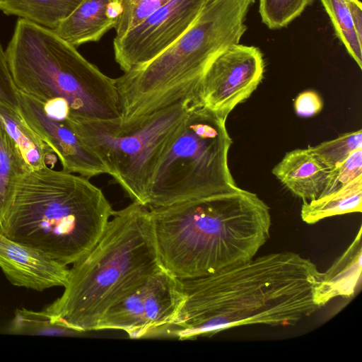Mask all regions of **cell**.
Instances as JSON below:
<instances>
[{"label":"cell","instance_id":"1","mask_svg":"<svg viewBox=\"0 0 362 362\" xmlns=\"http://www.w3.org/2000/svg\"><path fill=\"white\" fill-rule=\"evenodd\" d=\"M321 274L309 259L281 251L181 280L185 301L163 337H211L245 325L293 326L320 308L315 292Z\"/></svg>","mask_w":362,"mask_h":362},{"label":"cell","instance_id":"2","mask_svg":"<svg viewBox=\"0 0 362 362\" xmlns=\"http://www.w3.org/2000/svg\"><path fill=\"white\" fill-rule=\"evenodd\" d=\"M148 209L160 264L180 280L250 260L270 237L269 207L239 187Z\"/></svg>","mask_w":362,"mask_h":362},{"label":"cell","instance_id":"3","mask_svg":"<svg viewBox=\"0 0 362 362\" xmlns=\"http://www.w3.org/2000/svg\"><path fill=\"white\" fill-rule=\"evenodd\" d=\"M72 264L62 295L43 310L57 325L95 330L112 306L163 269L148 208L132 202L114 211L98 243Z\"/></svg>","mask_w":362,"mask_h":362},{"label":"cell","instance_id":"4","mask_svg":"<svg viewBox=\"0 0 362 362\" xmlns=\"http://www.w3.org/2000/svg\"><path fill=\"white\" fill-rule=\"evenodd\" d=\"M113 213L88 178L45 167L21 177L0 232L68 265L94 247Z\"/></svg>","mask_w":362,"mask_h":362},{"label":"cell","instance_id":"5","mask_svg":"<svg viewBox=\"0 0 362 362\" xmlns=\"http://www.w3.org/2000/svg\"><path fill=\"white\" fill-rule=\"evenodd\" d=\"M255 0H206L187 31L148 63L115 78L119 97L120 127L177 102L194 104L202 78L214 59L238 44Z\"/></svg>","mask_w":362,"mask_h":362},{"label":"cell","instance_id":"6","mask_svg":"<svg viewBox=\"0 0 362 362\" xmlns=\"http://www.w3.org/2000/svg\"><path fill=\"white\" fill-rule=\"evenodd\" d=\"M17 91L43 105L65 101L69 118L120 120L115 78L101 72L53 30L18 18L6 50Z\"/></svg>","mask_w":362,"mask_h":362},{"label":"cell","instance_id":"7","mask_svg":"<svg viewBox=\"0 0 362 362\" xmlns=\"http://www.w3.org/2000/svg\"><path fill=\"white\" fill-rule=\"evenodd\" d=\"M226 121L192 104L152 179L146 207H158L234 190L228 168L232 139Z\"/></svg>","mask_w":362,"mask_h":362},{"label":"cell","instance_id":"8","mask_svg":"<svg viewBox=\"0 0 362 362\" xmlns=\"http://www.w3.org/2000/svg\"><path fill=\"white\" fill-rule=\"evenodd\" d=\"M192 101L186 99L121 128L119 120L75 119L67 126L106 165L132 200L146 206L156 168L183 122Z\"/></svg>","mask_w":362,"mask_h":362},{"label":"cell","instance_id":"9","mask_svg":"<svg viewBox=\"0 0 362 362\" xmlns=\"http://www.w3.org/2000/svg\"><path fill=\"white\" fill-rule=\"evenodd\" d=\"M185 301L181 280L163 269L112 306L95 330H123L132 339L163 337Z\"/></svg>","mask_w":362,"mask_h":362},{"label":"cell","instance_id":"10","mask_svg":"<svg viewBox=\"0 0 362 362\" xmlns=\"http://www.w3.org/2000/svg\"><path fill=\"white\" fill-rule=\"evenodd\" d=\"M264 71L263 54L258 47L233 45L211 63L202 78L194 104L204 106L226 120L235 107L257 89Z\"/></svg>","mask_w":362,"mask_h":362},{"label":"cell","instance_id":"11","mask_svg":"<svg viewBox=\"0 0 362 362\" xmlns=\"http://www.w3.org/2000/svg\"><path fill=\"white\" fill-rule=\"evenodd\" d=\"M206 0H170L119 38H114L115 59L127 72L151 61L191 26Z\"/></svg>","mask_w":362,"mask_h":362},{"label":"cell","instance_id":"12","mask_svg":"<svg viewBox=\"0 0 362 362\" xmlns=\"http://www.w3.org/2000/svg\"><path fill=\"white\" fill-rule=\"evenodd\" d=\"M18 111L28 127L54 153L62 170L90 178L109 170L64 122L45 113L40 104L18 92Z\"/></svg>","mask_w":362,"mask_h":362},{"label":"cell","instance_id":"13","mask_svg":"<svg viewBox=\"0 0 362 362\" xmlns=\"http://www.w3.org/2000/svg\"><path fill=\"white\" fill-rule=\"evenodd\" d=\"M0 268L11 284L42 291L64 286L67 265L16 242L0 232Z\"/></svg>","mask_w":362,"mask_h":362},{"label":"cell","instance_id":"14","mask_svg":"<svg viewBox=\"0 0 362 362\" xmlns=\"http://www.w3.org/2000/svg\"><path fill=\"white\" fill-rule=\"evenodd\" d=\"M272 173L293 195L308 202L321 195L330 169L308 147L287 152Z\"/></svg>","mask_w":362,"mask_h":362},{"label":"cell","instance_id":"15","mask_svg":"<svg viewBox=\"0 0 362 362\" xmlns=\"http://www.w3.org/2000/svg\"><path fill=\"white\" fill-rule=\"evenodd\" d=\"M119 13L117 0H82L53 30L74 47L97 42L115 28Z\"/></svg>","mask_w":362,"mask_h":362},{"label":"cell","instance_id":"16","mask_svg":"<svg viewBox=\"0 0 362 362\" xmlns=\"http://www.w3.org/2000/svg\"><path fill=\"white\" fill-rule=\"evenodd\" d=\"M361 233L360 227L349 246L321 274L315 292V300L320 308L337 297L349 298L354 294L362 269Z\"/></svg>","mask_w":362,"mask_h":362},{"label":"cell","instance_id":"17","mask_svg":"<svg viewBox=\"0 0 362 362\" xmlns=\"http://www.w3.org/2000/svg\"><path fill=\"white\" fill-rule=\"evenodd\" d=\"M0 119L17 145L27 172L54 167L57 156L28 127L18 110L15 111L0 105Z\"/></svg>","mask_w":362,"mask_h":362},{"label":"cell","instance_id":"18","mask_svg":"<svg viewBox=\"0 0 362 362\" xmlns=\"http://www.w3.org/2000/svg\"><path fill=\"white\" fill-rule=\"evenodd\" d=\"M362 211V175L317 198L303 202L300 216L308 224L325 218Z\"/></svg>","mask_w":362,"mask_h":362},{"label":"cell","instance_id":"19","mask_svg":"<svg viewBox=\"0 0 362 362\" xmlns=\"http://www.w3.org/2000/svg\"><path fill=\"white\" fill-rule=\"evenodd\" d=\"M82 0H0V11L54 30Z\"/></svg>","mask_w":362,"mask_h":362},{"label":"cell","instance_id":"20","mask_svg":"<svg viewBox=\"0 0 362 362\" xmlns=\"http://www.w3.org/2000/svg\"><path fill=\"white\" fill-rule=\"evenodd\" d=\"M25 172L21 152L0 119V231L13 204L18 182Z\"/></svg>","mask_w":362,"mask_h":362},{"label":"cell","instance_id":"21","mask_svg":"<svg viewBox=\"0 0 362 362\" xmlns=\"http://www.w3.org/2000/svg\"><path fill=\"white\" fill-rule=\"evenodd\" d=\"M338 38L349 55L362 69V41L355 31L346 0H320Z\"/></svg>","mask_w":362,"mask_h":362},{"label":"cell","instance_id":"22","mask_svg":"<svg viewBox=\"0 0 362 362\" xmlns=\"http://www.w3.org/2000/svg\"><path fill=\"white\" fill-rule=\"evenodd\" d=\"M7 332L16 334L45 336H76L81 332L53 323L44 310L18 308L6 327Z\"/></svg>","mask_w":362,"mask_h":362},{"label":"cell","instance_id":"23","mask_svg":"<svg viewBox=\"0 0 362 362\" xmlns=\"http://www.w3.org/2000/svg\"><path fill=\"white\" fill-rule=\"evenodd\" d=\"M310 151L330 170L345 160L353 151L362 148V131L343 133L335 139L309 146Z\"/></svg>","mask_w":362,"mask_h":362},{"label":"cell","instance_id":"24","mask_svg":"<svg viewBox=\"0 0 362 362\" xmlns=\"http://www.w3.org/2000/svg\"><path fill=\"white\" fill-rule=\"evenodd\" d=\"M313 0H259L262 21L269 29L287 26L298 17Z\"/></svg>","mask_w":362,"mask_h":362},{"label":"cell","instance_id":"25","mask_svg":"<svg viewBox=\"0 0 362 362\" xmlns=\"http://www.w3.org/2000/svg\"><path fill=\"white\" fill-rule=\"evenodd\" d=\"M119 13L115 26V38L121 37L170 0H117Z\"/></svg>","mask_w":362,"mask_h":362},{"label":"cell","instance_id":"26","mask_svg":"<svg viewBox=\"0 0 362 362\" xmlns=\"http://www.w3.org/2000/svg\"><path fill=\"white\" fill-rule=\"evenodd\" d=\"M360 175H362V148L353 151L345 160L330 170L327 184L320 196L345 185Z\"/></svg>","mask_w":362,"mask_h":362},{"label":"cell","instance_id":"27","mask_svg":"<svg viewBox=\"0 0 362 362\" xmlns=\"http://www.w3.org/2000/svg\"><path fill=\"white\" fill-rule=\"evenodd\" d=\"M0 105L13 110L19 107L18 93L13 81L6 52L0 43Z\"/></svg>","mask_w":362,"mask_h":362},{"label":"cell","instance_id":"28","mask_svg":"<svg viewBox=\"0 0 362 362\" xmlns=\"http://www.w3.org/2000/svg\"><path fill=\"white\" fill-rule=\"evenodd\" d=\"M322 107L323 103L321 98L313 90L300 93L294 101L296 114L303 117H312L317 114Z\"/></svg>","mask_w":362,"mask_h":362},{"label":"cell","instance_id":"29","mask_svg":"<svg viewBox=\"0 0 362 362\" xmlns=\"http://www.w3.org/2000/svg\"><path fill=\"white\" fill-rule=\"evenodd\" d=\"M356 35L362 41V6L359 0H346Z\"/></svg>","mask_w":362,"mask_h":362}]
</instances>
